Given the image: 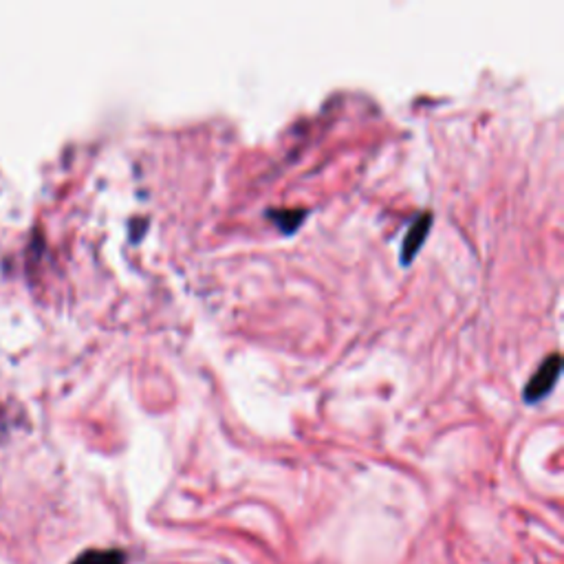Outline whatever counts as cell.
<instances>
[{
    "mask_svg": "<svg viewBox=\"0 0 564 564\" xmlns=\"http://www.w3.org/2000/svg\"><path fill=\"white\" fill-rule=\"evenodd\" d=\"M560 355L558 353H553V355H549L545 362L540 364V368L536 371V375H533L530 382H527L525 386V399L527 402L536 404L540 402L545 394L551 391L553 384L558 382V377H560Z\"/></svg>",
    "mask_w": 564,
    "mask_h": 564,
    "instance_id": "6da1fadb",
    "label": "cell"
},
{
    "mask_svg": "<svg viewBox=\"0 0 564 564\" xmlns=\"http://www.w3.org/2000/svg\"><path fill=\"white\" fill-rule=\"evenodd\" d=\"M430 223H433V217L425 212V214H422V217H417V220H414L413 225H410L406 238H404V245H402V263L404 265H408L410 260L417 256V251H419V248H422L423 238L428 236Z\"/></svg>",
    "mask_w": 564,
    "mask_h": 564,
    "instance_id": "7a4b0ae2",
    "label": "cell"
},
{
    "mask_svg": "<svg viewBox=\"0 0 564 564\" xmlns=\"http://www.w3.org/2000/svg\"><path fill=\"white\" fill-rule=\"evenodd\" d=\"M71 564H128V553L124 549H89Z\"/></svg>",
    "mask_w": 564,
    "mask_h": 564,
    "instance_id": "3957f363",
    "label": "cell"
},
{
    "mask_svg": "<svg viewBox=\"0 0 564 564\" xmlns=\"http://www.w3.org/2000/svg\"><path fill=\"white\" fill-rule=\"evenodd\" d=\"M271 217L278 219V225L285 229V232H291V229L300 223L302 217H305V212H302V209H294V212H285L280 214V217H276V214H271Z\"/></svg>",
    "mask_w": 564,
    "mask_h": 564,
    "instance_id": "277c9868",
    "label": "cell"
}]
</instances>
